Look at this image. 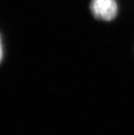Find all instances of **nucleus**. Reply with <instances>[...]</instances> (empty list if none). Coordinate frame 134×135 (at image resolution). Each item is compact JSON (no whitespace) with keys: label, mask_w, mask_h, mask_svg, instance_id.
I'll use <instances>...</instances> for the list:
<instances>
[{"label":"nucleus","mask_w":134,"mask_h":135,"mask_svg":"<svg viewBox=\"0 0 134 135\" xmlns=\"http://www.w3.org/2000/svg\"><path fill=\"white\" fill-rule=\"evenodd\" d=\"M90 11L96 20L109 22L117 16L119 6L116 0H91Z\"/></svg>","instance_id":"nucleus-1"}]
</instances>
